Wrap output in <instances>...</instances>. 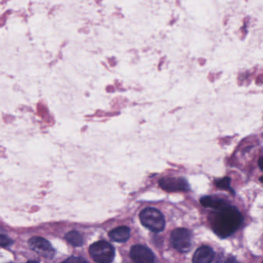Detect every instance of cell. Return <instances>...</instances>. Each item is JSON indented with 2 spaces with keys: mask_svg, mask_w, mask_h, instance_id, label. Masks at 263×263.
<instances>
[{
  "mask_svg": "<svg viewBox=\"0 0 263 263\" xmlns=\"http://www.w3.org/2000/svg\"><path fill=\"white\" fill-rule=\"evenodd\" d=\"M242 220L239 210L229 204L214 211L210 218L213 231L222 239L230 236L237 230L242 225Z\"/></svg>",
  "mask_w": 263,
  "mask_h": 263,
  "instance_id": "obj_1",
  "label": "cell"
},
{
  "mask_svg": "<svg viewBox=\"0 0 263 263\" xmlns=\"http://www.w3.org/2000/svg\"><path fill=\"white\" fill-rule=\"evenodd\" d=\"M141 223L153 232H160L165 226V220L162 213L155 208H147L140 214Z\"/></svg>",
  "mask_w": 263,
  "mask_h": 263,
  "instance_id": "obj_2",
  "label": "cell"
},
{
  "mask_svg": "<svg viewBox=\"0 0 263 263\" xmlns=\"http://www.w3.org/2000/svg\"><path fill=\"white\" fill-rule=\"evenodd\" d=\"M90 254L97 263H111L115 256V250L112 245L105 241H100L91 245Z\"/></svg>",
  "mask_w": 263,
  "mask_h": 263,
  "instance_id": "obj_3",
  "label": "cell"
},
{
  "mask_svg": "<svg viewBox=\"0 0 263 263\" xmlns=\"http://www.w3.org/2000/svg\"><path fill=\"white\" fill-rule=\"evenodd\" d=\"M171 243L179 253H188L192 249V233L186 228H176L171 232Z\"/></svg>",
  "mask_w": 263,
  "mask_h": 263,
  "instance_id": "obj_4",
  "label": "cell"
},
{
  "mask_svg": "<svg viewBox=\"0 0 263 263\" xmlns=\"http://www.w3.org/2000/svg\"><path fill=\"white\" fill-rule=\"evenodd\" d=\"M28 243L29 246L33 251L47 260H52L56 254L55 249L44 238L35 236V237L31 238L29 240Z\"/></svg>",
  "mask_w": 263,
  "mask_h": 263,
  "instance_id": "obj_5",
  "label": "cell"
},
{
  "mask_svg": "<svg viewBox=\"0 0 263 263\" xmlns=\"http://www.w3.org/2000/svg\"><path fill=\"white\" fill-rule=\"evenodd\" d=\"M159 185L168 192H187L190 189L188 181L183 178H163L159 181Z\"/></svg>",
  "mask_w": 263,
  "mask_h": 263,
  "instance_id": "obj_6",
  "label": "cell"
},
{
  "mask_svg": "<svg viewBox=\"0 0 263 263\" xmlns=\"http://www.w3.org/2000/svg\"><path fill=\"white\" fill-rule=\"evenodd\" d=\"M133 261L138 263H148L155 262V257L150 249L142 245H135L130 252Z\"/></svg>",
  "mask_w": 263,
  "mask_h": 263,
  "instance_id": "obj_7",
  "label": "cell"
},
{
  "mask_svg": "<svg viewBox=\"0 0 263 263\" xmlns=\"http://www.w3.org/2000/svg\"><path fill=\"white\" fill-rule=\"evenodd\" d=\"M214 257V250L209 246H204L196 250L192 261L195 263H209L213 261Z\"/></svg>",
  "mask_w": 263,
  "mask_h": 263,
  "instance_id": "obj_8",
  "label": "cell"
},
{
  "mask_svg": "<svg viewBox=\"0 0 263 263\" xmlns=\"http://www.w3.org/2000/svg\"><path fill=\"white\" fill-rule=\"evenodd\" d=\"M109 236L114 242H125L130 239L131 230L127 226L117 227L110 231Z\"/></svg>",
  "mask_w": 263,
  "mask_h": 263,
  "instance_id": "obj_9",
  "label": "cell"
},
{
  "mask_svg": "<svg viewBox=\"0 0 263 263\" xmlns=\"http://www.w3.org/2000/svg\"><path fill=\"white\" fill-rule=\"evenodd\" d=\"M200 202L204 207L211 208L214 209V211L220 210L228 205V202H225L223 199L212 197V196H205L201 199Z\"/></svg>",
  "mask_w": 263,
  "mask_h": 263,
  "instance_id": "obj_10",
  "label": "cell"
},
{
  "mask_svg": "<svg viewBox=\"0 0 263 263\" xmlns=\"http://www.w3.org/2000/svg\"><path fill=\"white\" fill-rule=\"evenodd\" d=\"M65 239L74 247H80L84 244V239L80 232L77 231H71L65 235Z\"/></svg>",
  "mask_w": 263,
  "mask_h": 263,
  "instance_id": "obj_11",
  "label": "cell"
},
{
  "mask_svg": "<svg viewBox=\"0 0 263 263\" xmlns=\"http://www.w3.org/2000/svg\"><path fill=\"white\" fill-rule=\"evenodd\" d=\"M231 178H228V177H225V178H222V179L217 180L215 181V185H217L218 188H221V189H224V190L228 191L230 192L231 193L235 194L233 189H232V187L230 186Z\"/></svg>",
  "mask_w": 263,
  "mask_h": 263,
  "instance_id": "obj_12",
  "label": "cell"
},
{
  "mask_svg": "<svg viewBox=\"0 0 263 263\" xmlns=\"http://www.w3.org/2000/svg\"><path fill=\"white\" fill-rule=\"evenodd\" d=\"M12 243L13 242L9 237L5 236V235H1V246L2 247H7V246H11Z\"/></svg>",
  "mask_w": 263,
  "mask_h": 263,
  "instance_id": "obj_13",
  "label": "cell"
},
{
  "mask_svg": "<svg viewBox=\"0 0 263 263\" xmlns=\"http://www.w3.org/2000/svg\"><path fill=\"white\" fill-rule=\"evenodd\" d=\"M259 166L263 171V158H260V160H259Z\"/></svg>",
  "mask_w": 263,
  "mask_h": 263,
  "instance_id": "obj_14",
  "label": "cell"
}]
</instances>
